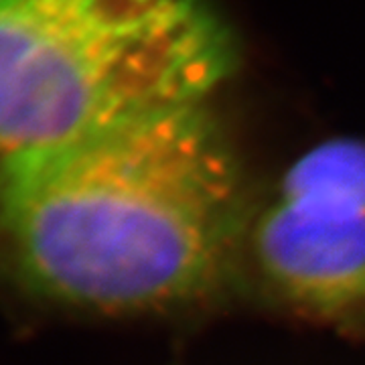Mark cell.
Instances as JSON below:
<instances>
[{
  "label": "cell",
  "mask_w": 365,
  "mask_h": 365,
  "mask_svg": "<svg viewBox=\"0 0 365 365\" xmlns=\"http://www.w3.org/2000/svg\"><path fill=\"white\" fill-rule=\"evenodd\" d=\"M232 66L205 0H0V163L205 104Z\"/></svg>",
  "instance_id": "obj_2"
},
{
  "label": "cell",
  "mask_w": 365,
  "mask_h": 365,
  "mask_svg": "<svg viewBox=\"0 0 365 365\" xmlns=\"http://www.w3.org/2000/svg\"><path fill=\"white\" fill-rule=\"evenodd\" d=\"M242 225L235 157L205 104L0 163V250L43 297L93 311L193 299Z\"/></svg>",
  "instance_id": "obj_1"
},
{
  "label": "cell",
  "mask_w": 365,
  "mask_h": 365,
  "mask_svg": "<svg viewBox=\"0 0 365 365\" xmlns=\"http://www.w3.org/2000/svg\"><path fill=\"white\" fill-rule=\"evenodd\" d=\"M268 280L319 313L365 304V143L331 140L288 169L256 225Z\"/></svg>",
  "instance_id": "obj_3"
}]
</instances>
